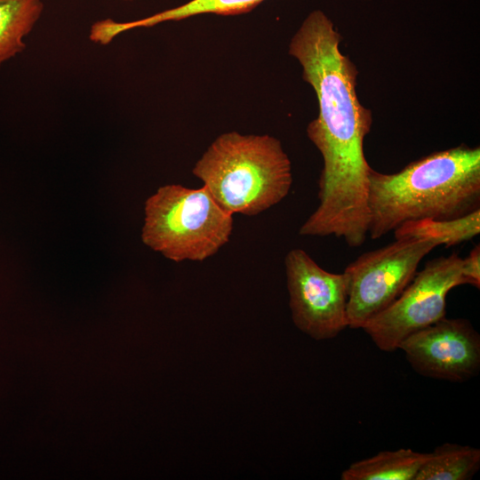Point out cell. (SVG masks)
Masks as SVG:
<instances>
[{"instance_id":"obj_1","label":"cell","mask_w":480,"mask_h":480,"mask_svg":"<svg viewBox=\"0 0 480 480\" xmlns=\"http://www.w3.org/2000/svg\"><path fill=\"white\" fill-rule=\"evenodd\" d=\"M341 36L331 19L314 10L304 19L289 44V54L302 68L318 102V116L307 134L323 156L318 200L324 209L350 213L367 205L372 167L364 151L372 111L356 93L358 71L340 50Z\"/></svg>"},{"instance_id":"obj_2","label":"cell","mask_w":480,"mask_h":480,"mask_svg":"<svg viewBox=\"0 0 480 480\" xmlns=\"http://www.w3.org/2000/svg\"><path fill=\"white\" fill-rule=\"evenodd\" d=\"M368 209L372 239L409 220H451L480 209V148L433 152L396 173L372 168Z\"/></svg>"},{"instance_id":"obj_3","label":"cell","mask_w":480,"mask_h":480,"mask_svg":"<svg viewBox=\"0 0 480 480\" xmlns=\"http://www.w3.org/2000/svg\"><path fill=\"white\" fill-rule=\"evenodd\" d=\"M192 172L231 214L254 216L269 209L292 183L291 161L278 139L236 131L218 136Z\"/></svg>"},{"instance_id":"obj_4","label":"cell","mask_w":480,"mask_h":480,"mask_svg":"<svg viewBox=\"0 0 480 480\" xmlns=\"http://www.w3.org/2000/svg\"><path fill=\"white\" fill-rule=\"evenodd\" d=\"M233 222L204 186L170 184L147 199L141 238L173 261H203L229 241Z\"/></svg>"},{"instance_id":"obj_5","label":"cell","mask_w":480,"mask_h":480,"mask_svg":"<svg viewBox=\"0 0 480 480\" xmlns=\"http://www.w3.org/2000/svg\"><path fill=\"white\" fill-rule=\"evenodd\" d=\"M458 253L428 260L402 293L361 329L385 352L398 349L412 333L445 316L448 292L464 284Z\"/></svg>"},{"instance_id":"obj_6","label":"cell","mask_w":480,"mask_h":480,"mask_svg":"<svg viewBox=\"0 0 480 480\" xmlns=\"http://www.w3.org/2000/svg\"><path fill=\"white\" fill-rule=\"evenodd\" d=\"M438 244L430 240L399 238L367 252L347 266L348 327L362 328L387 308L411 283L421 260Z\"/></svg>"},{"instance_id":"obj_7","label":"cell","mask_w":480,"mask_h":480,"mask_svg":"<svg viewBox=\"0 0 480 480\" xmlns=\"http://www.w3.org/2000/svg\"><path fill=\"white\" fill-rule=\"evenodd\" d=\"M284 265L296 326L316 340L336 337L348 327V277L322 268L302 249H292Z\"/></svg>"},{"instance_id":"obj_8","label":"cell","mask_w":480,"mask_h":480,"mask_svg":"<svg viewBox=\"0 0 480 480\" xmlns=\"http://www.w3.org/2000/svg\"><path fill=\"white\" fill-rule=\"evenodd\" d=\"M398 348L428 378L463 382L480 371V335L468 319L444 316L406 337Z\"/></svg>"},{"instance_id":"obj_9","label":"cell","mask_w":480,"mask_h":480,"mask_svg":"<svg viewBox=\"0 0 480 480\" xmlns=\"http://www.w3.org/2000/svg\"><path fill=\"white\" fill-rule=\"evenodd\" d=\"M428 453L410 448L382 451L351 463L340 475L341 480H415Z\"/></svg>"},{"instance_id":"obj_10","label":"cell","mask_w":480,"mask_h":480,"mask_svg":"<svg viewBox=\"0 0 480 480\" xmlns=\"http://www.w3.org/2000/svg\"><path fill=\"white\" fill-rule=\"evenodd\" d=\"M43 11V0H0V67L26 49Z\"/></svg>"},{"instance_id":"obj_11","label":"cell","mask_w":480,"mask_h":480,"mask_svg":"<svg viewBox=\"0 0 480 480\" xmlns=\"http://www.w3.org/2000/svg\"><path fill=\"white\" fill-rule=\"evenodd\" d=\"M480 232V209L451 220L421 219L409 220L394 230L396 239L417 238L430 240L445 247L456 245L477 236Z\"/></svg>"},{"instance_id":"obj_12","label":"cell","mask_w":480,"mask_h":480,"mask_svg":"<svg viewBox=\"0 0 480 480\" xmlns=\"http://www.w3.org/2000/svg\"><path fill=\"white\" fill-rule=\"evenodd\" d=\"M480 468V450L444 443L429 452L415 480H468Z\"/></svg>"},{"instance_id":"obj_13","label":"cell","mask_w":480,"mask_h":480,"mask_svg":"<svg viewBox=\"0 0 480 480\" xmlns=\"http://www.w3.org/2000/svg\"><path fill=\"white\" fill-rule=\"evenodd\" d=\"M265 0H191L180 6L168 9L149 17L118 22L119 34L136 28H149L165 21L184 20L195 15L213 13L236 15L248 12Z\"/></svg>"},{"instance_id":"obj_14","label":"cell","mask_w":480,"mask_h":480,"mask_svg":"<svg viewBox=\"0 0 480 480\" xmlns=\"http://www.w3.org/2000/svg\"><path fill=\"white\" fill-rule=\"evenodd\" d=\"M461 275L464 284L480 287V246L476 245L469 254L462 259Z\"/></svg>"},{"instance_id":"obj_15","label":"cell","mask_w":480,"mask_h":480,"mask_svg":"<svg viewBox=\"0 0 480 480\" xmlns=\"http://www.w3.org/2000/svg\"><path fill=\"white\" fill-rule=\"evenodd\" d=\"M121 1H132V0H121Z\"/></svg>"}]
</instances>
